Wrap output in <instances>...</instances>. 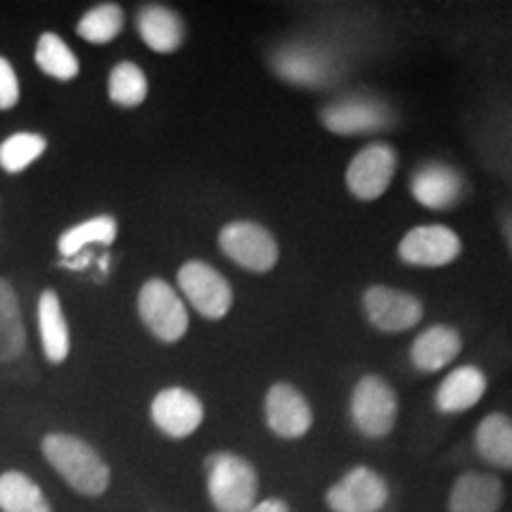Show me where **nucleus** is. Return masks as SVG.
Masks as SVG:
<instances>
[{
	"instance_id": "f257e3e1",
	"label": "nucleus",
	"mask_w": 512,
	"mask_h": 512,
	"mask_svg": "<svg viewBox=\"0 0 512 512\" xmlns=\"http://www.w3.org/2000/svg\"><path fill=\"white\" fill-rule=\"evenodd\" d=\"M43 456L50 467L67 482L76 494L98 498L110 486V465L95 448L74 434L53 432L43 439Z\"/></svg>"
},
{
	"instance_id": "f03ea898",
	"label": "nucleus",
	"mask_w": 512,
	"mask_h": 512,
	"mask_svg": "<svg viewBox=\"0 0 512 512\" xmlns=\"http://www.w3.org/2000/svg\"><path fill=\"white\" fill-rule=\"evenodd\" d=\"M209 501L219 512H247L259 496V475L238 453L216 451L204 460Z\"/></svg>"
},
{
	"instance_id": "7ed1b4c3",
	"label": "nucleus",
	"mask_w": 512,
	"mask_h": 512,
	"mask_svg": "<svg viewBox=\"0 0 512 512\" xmlns=\"http://www.w3.org/2000/svg\"><path fill=\"white\" fill-rule=\"evenodd\" d=\"M351 420L363 437L382 439L394 430L399 418V399L382 377L366 375L351 394Z\"/></svg>"
},
{
	"instance_id": "20e7f679",
	"label": "nucleus",
	"mask_w": 512,
	"mask_h": 512,
	"mask_svg": "<svg viewBox=\"0 0 512 512\" xmlns=\"http://www.w3.org/2000/svg\"><path fill=\"white\" fill-rule=\"evenodd\" d=\"M320 121L337 136H363V133H377L392 126L394 114L387 102L377 100L373 95L356 93L325 105L320 112Z\"/></svg>"
},
{
	"instance_id": "39448f33",
	"label": "nucleus",
	"mask_w": 512,
	"mask_h": 512,
	"mask_svg": "<svg viewBox=\"0 0 512 512\" xmlns=\"http://www.w3.org/2000/svg\"><path fill=\"white\" fill-rule=\"evenodd\" d=\"M138 313L145 328L162 342H178L188 332V309L174 287L152 278L138 294Z\"/></svg>"
},
{
	"instance_id": "423d86ee",
	"label": "nucleus",
	"mask_w": 512,
	"mask_h": 512,
	"mask_svg": "<svg viewBox=\"0 0 512 512\" xmlns=\"http://www.w3.org/2000/svg\"><path fill=\"white\" fill-rule=\"evenodd\" d=\"M219 245L230 261L252 273H268L278 264V242L254 221H233L223 226Z\"/></svg>"
},
{
	"instance_id": "0eeeda50",
	"label": "nucleus",
	"mask_w": 512,
	"mask_h": 512,
	"mask_svg": "<svg viewBox=\"0 0 512 512\" xmlns=\"http://www.w3.org/2000/svg\"><path fill=\"white\" fill-rule=\"evenodd\" d=\"M178 287L200 316L219 320L233 306V287L204 261H188L178 271Z\"/></svg>"
},
{
	"instance_id": "6e6552de",
	"label": "nucleus",
	"mask_w": 512,
	"mask_h": 512,
	"mask_svg": "<svg viewBox=\"0 0 512 512\" xmlns=\"http://www.w3.org/2000/svg\"><path fill=\"white\" fill-rule=\"evenodd\" d=\"M399 157L396 150L387 143H373L363 147L358 155L351 159L347 169V188L356 200L375 202L389 190L394 181Z\"/></svg>"
},
{
	"instance_id": "1a4fd4ad",
	"label": "nucleus",
	"mask_w": 512,
	"mask_h": 512,
	"mask_svg": "<svg viewBox=\"0 0 512 512\" xmlns=\"http://www.w3.org/2000/svg\"><path fill=\"white\" fill-rule=\"evenodd\" d=\"M389 501V486L373 467L358 465L332 484L325 503L332 512H380Z\"/></svg>"
},
{
	"instance_id": "9d476101",
	"label": "nucleus",
	"mask_w": 512,
	"mask_h": 512,
	"mask_svg": "<svg viewBox=\"0 0 512 512\" xmlns=\"http://www.w3.org/2000/svg\"><path fill=\"white\" fill-rule=\"evenodd\" d=\"M271 69L299 88H320L332 79L335 64L325 50L309 43H285L271 55Z\"/></svg>"
},
{
	"instance_id": "9b49d317",
	"label": "nucleus",
	"mask_w": 512,
	"mask_h": 512,
	"mask_svg": "<svg viewBox=\"0 0 512 512\" xmlns=\"http://www.w3.org/2000/svg\"><path fill=\"white\" fill-rule=\"evenodd\" d=\"M363 311L380 332H406L422 320V302L411 292L375 285L363 294Z\"/></svg>"
},
{
	"instance_id": "f8f14e48",
	"label": "nucleus",
	"mask_w": 512,
	"mask_h": 512,
	"mask_svg": "<svg viewBox=\"0 0 512 512\" xmlns=\"http://www.w3.org/2000/svg\"><path fill=\"white\" fill-rule=\"evenodd\" d=\"M266 425L280 439H302L313 425V411L306 396L287 382L273 384L264 401Z\"/></svg>"
},
{
	"instance_id": "ddd939ff",
	"label": "nucleus",
	"mask_w": 512,
	"mask_h": 512,
	"mask_svg": "<svg viewBox=\"0 0 512 512\" xmlns=\"http://www.w3.org/2000/svg\"><path fill=\"white\" fill-rule=\"evenodd\" d=\"M150 418L159 432L171 439H185L200 430L204 406L190 389L166 387L152 399Z\"/></svg>"
},
{
	"instance_id": "4468645a",
	"label": "nucleus",
	"mask_w": 512,
	"mask_h": 512,
	"mask_svg": "<svg viewBox=\"0 0 512 512\" xmlns=\"http://www.w3.org/2000/svg\"><path fill=\"white\" fill-rule=\"evenodd\" d=\"M463 242L446 226H420L403 235L399 242V259L403 264L439 268L460 256Z\"/></svg>"
},
{
	"instance_id": "2eb2a0df",
	"label": "nucleus",
	"mask_w": 512,
	"mask_h": 512,
	"mask_svg": "<svg viewBox=\"0 0 512 512\" xmlns=\"http://www.w3.org/2000/svg\"><path fill=\"white\" fill-rule=\"evenodd\" d=\"M465 178L458 169L444 162H425L413 171L411 192L422 207L444 211L456 207L463 197Z\"/></svg>"
},
{
	"instance_id": "dca6fc26",
	"label": "nucleus",
	"mask_w": 512,
	"mask_h": 512,
	"mask_svg": "<svg viewBox=\"0 0 512 512\" xmlns=\"http://www.w3.org/2000/svg\"><path fill=\"white\" fill-rule=\"evenodd\" d=\"M503 496V484L496 475L470 470L453 482L448 512H498Z\"/></svg>"
},
{
	"instance_id": "f3484780",
	"label": "nucleus",
	"mask_w": 512,
	"mask_h": 512,
	"mask_svg": "<svg viewBox=\"0 0 512 512\" xmlns=\"http://www.w3.org/2000/svg\"><path fill=\"white\" fill-rule=\"evenodd\" d=\"M486 392V377L475 366H460L451 370L444 380H441L434 403H437L439 413H465L472 406H477L484 399Z\"/></svg>"
},
{
	"instance_id": "a211bd4d",
	"label": "nucleus",
	"mask_w": 512,
	"mask_h": 512,
	"mask_svg": "<svg viewBox=\"0 0 512 512\" xmlns=\"http://www.w3.org/2000/svg\"><path fill=\"white\" fill-rule=\"evenodd\" d=\"M460 349H463V339L458 330L448 328V325H432L415 337L411 361L420 373H437L451 361H456Z\"/></svg>"
},
{
	"instance_id": "6ab92c4d",
	"label": "nucleus",
	"mask_w": 512,
	"mask_h": 512,
	"mask_svg": "<svg viewBox=\"0 0 512 512\" xmlns=\"http://www.w3.org/2000/svg\"><path fill=\"white\" fill-rule=\"evenodd\" d=\"M138 34L155 53H176L183 46L185 24L178 12L164 5H147L138 15Z\"/></svg>"
},
{
	"instance_id": "aec40b11",
	"label": "nucleus",
	"mask_w": 512,
	"mask_h": 512,
	"mask_svg": "<svg viewBox=\"0 0 512 512\" xmlns=\"http://www.w3.org/2000/svg\"><path fill=\"white\" fill-rule=\"evenodd\" d=\"M38 330H41L43 354L50 363H62L69 356V325L64 318L60 297L53 290L41 294L36 306Z\"/></svg>"
},
{
	"instance_id": "412c9836",
	"label": "nucleus",
	"mask_w": 512,
	"mask_h": 512,
	"mask_svg": "<svg viewBox=\"0 0 512 512\" xmlns=\"http://www.w3.org/2000/svg\"><path fill=\"white\" fill-rule=\"evenodd\" d=\"M475 448L484 463L498 470H512V420L508 415H486L475 432Z\"/></svg>"
},
{
	"instance_id": "4be33fe9",
	"label": "nucleus",
	"mask_w": 512,
	"mask_h": 512,
	"mask_svg": "<svg viewBox=\"0 0 512 512\" xmlns=\"http://www.w3.org/2000/svg\"><path fill=\"white\" fill-rule=\"evenodd\" d=\"M27 349L19 299L8 280L0 278V361H15Z\"/></svg>"
},
{
	"instance_id": "5701e85b",
	"label": "nucleus",
	"mask_w": 512,
	"mask_h": 512,
	"mask_svg": "<svg viewBox=\"0 0 512 512\" xmlns=\"http://www.w3.org/2000/svg\"><path fill=\"white\" fill-rule=\"evenodd\" d=\"M0 512H53L46 494L24 472L0 475Z\"/></svg>"
},
{
	"instance_id": "b1692460",
	"label": "nucleus",
	"mask_w": 512,
	"mask_h": 512,
	"mask_svg": "<svg viewBox=\"0 0 512 512\" xmlns=\"http://www.w3.org/2000/svg\"><path fill=\"white\" fill-rule=\"evenodd\" d=\"M36 64L57 81H72L79 76V57L57 34H43L36 43Z\"/></svg>"
},
{
	"instance_id": "393cba45",
	"label": "nucleus",
	"mask_w": 512,
	"mask_h": 512,
	"mask_svg": "<svg viewBox=\"0 0 512 512\" xmlns=\"http://www.w3.org/2000/svg\"><path fill=\"white\" fill-rule=\"evenodd\" d=\"M117 221L112 216H95L69 228L60 238V254L64 259H72L86 245H112L117 240Z\"/></svg>"
},
{
	"instance_id": "a878e982",
	"label": "nucleus",
	"mask_w": 512,
	"mask_h": 512,
	"mask_svg": "<svg viewBox=\"0 0 512 512\" xmlns=\"http://www.w3.org/2000/svg\"><path fill=\"white\" fill-rule=\"evenodd\" d=\"M121 29H124V10L117 3L95 5L76 24V34L83 41L95 43V46H105V43L114 41L121 34Z\"/></svg>"
},
{
	"instance_id": "bb28decb",
	"label": "nucleus",
	"mask_w": 512,
	"mask_h": 512,
	"mask_svg": "<svg viewBox=\"0 0 512 512\" xmlns=\"http://www.w3.org/2000/svg\"><path fill=\"white\" fill-rule=\"evenodd\" d=\"M110 100L119 107H138L147 98V79L143 69L133 62H119L110 72Z\"/></svg>"
},
{
	"instance_id": "cd10ccee",
	"label": "nucleus",
	"mask_w": 512,
	"mask_h": 512,
	"mask_svg": "<svg viewBox=\"0 0 512 512\" xmlns=\"http://www.w3.org/2000/svg\"><path fill=\"white\" fill-rule=\"evenodd\" d=\"M46 145V138L36 133H15L5 143H0V166L8 174H19L46 152Z\"/></svg>"
},
{
	"instance_id": "c85d7f7f",
	"label": "nucleus",
	"mask_w": 512,
	"mask_h": 512,
	"mask_svg": "<svg viewBox=\"0 0 512 512\" xmlns=\"http://www.w3.org/2000/svg\"><path fill=\"white\" fill-rule=\"evenodd\" d=\"M19 102V79L12 64L0 57V110H10Z\"/></svg>"
},
{
	"instance_id": "c756f323",
	"label": "nucleus",
	"mask_w": 512,
	"mask_h": 512,
	"mask_svg": "<svg viewBox=\"0 0 512 512\" xmlns=\"http://www.w3.org/2000/svg\"><path fill=\"white\" fill-rule=\"evenodd\" d=\"M247 512H290L283 498H266V501H256Z\"/></svg>"
},
{
	"instance_id": "7c9ffc66",
	"label": "nucleus",
	"mask_w": 512,
	"mask_h": 512,
	"mask_svg": "<svg viewBox=\"0 0 512 512\" xmlns=\"http://www.w3.org/2000/svg\"><path fill=\"white\" fill-rule=\"evenodd\" d=\"M505 235H508V242L512 247V221H508V226H505Z\"/></svg>"
}]
</instances>
